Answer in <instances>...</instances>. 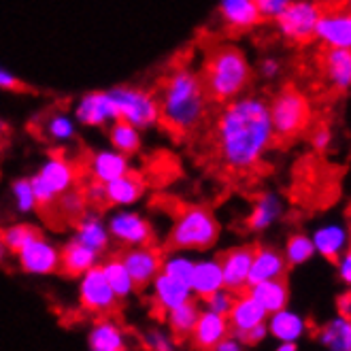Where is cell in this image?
<instances>
[{"instance_id": "cell-1", "label": "cell", "mask_w": 351, "mask_h": 351, "mask_svg": "<svg viewBox=\"0 0 351 351\" xmlns=\"http://www.w3.org/2000/svg\"><path fill=\"white\" fill-rule=\"evenodd\" d=\"M268 102L258 96H239L221 105L213 126V147L223 169L254 173L275 147Z\"/></svg>"}, {"instance_id": "cell-2", "label": "cell", "mask_w": 351, "mask_h": 351, "mask_svg": "<svg viewBox=\"0 0 351 351\" xmlns=\"http://www.w3.org/2000/svg\"><path fill=\"white\" fill-rule=\"evenodd\" d=\"M158 123H162L173 136L194 134L209 115L206 98L198 71L190 64L171 69L158 88Z\"/></svg>"}, {"instance_id": "cell-3", "label": "cell", "mask_w": 351, "mask_h": 351, "mask_svg": "<svg viewBox=\"0 0 351 351\" xmlns=\"http://www.w3.org/2000/svg\"><path fill=\"white\" fill-rule=\"evenodd\" d=\"M198 77L209 102L226 105L247 94L254 81V69L239 45L215 43L204 51Z\"/></svg>"}, {"instance_id": "cell-4", "label": "cell", "mask_w": 351, "mask_h": 351, "mask_svg": "<svg viewBox=\"0 0 351 351\" xmlns=\"http://www.w3.org/2000/svg\"><path fill=\"white\" fill-rule=\"evenodd\" d=\"M221 226L209 204L177 202L173 206V228L164 241V254L204 252L217 243Z\"/></svg>"}, {"instance_id": "cell-5", "label": "cell", "mask_w": 351, "mask_h": 351, "mask_svg": "<svg viewBox=\"0 0 351 351\" xmlns=\"http://www.w3.org/2000/svg\"><path fill=\"white\" fill-rule=\"evenodd\" d=\"M268 117H271L275 141H296L313 123L311 100L294 84H285L268 102Z\"/></svg>"}, {"instance_id": "cell-6", "label": "cell", "mask_w": 351, "mask_h": 351, "mask_svg": "<svg viewBox=\"0 0 351 351\" xmlns=\"http://www.w3.org/2000/svg\"><path fill=\"white\" fill-rule=\"evenodd\" d=\"M86 175V167H81L79 162L62 156V154H53L40 171L30 177V185L34 192V200H36V213L40 217H45L49 213V209L53 206L56 198L60 194H64L66 190H71L73 185L81 183Z\"/></svg>"}, {"instance_id": "cell-7", "label": "cell", "mask_w": 351, "mask_h": 351, "mask_svg": "<svg viewBox=\"0 0 351 351\" xmlns=\"http://www.w3.org/2000/svg\"><path fill=\"white\" fill-rule=\"evenodd\" d=\"M324 5L313 0H292L277 17L275 24L283 38L292 45H308L315 40V26Z\"/></svg>"}, {"instance_id": "cell-8", "label": "cell", "mask_w": 351, "mask_h": 351, "mask_svg": "<svg viewBox=\"0 0 351 351\" xmlns=\"http://www.w3.org/2000/svg\"><path fill=\"white\" fill-rule=\"evenodd\" d=\"M119 298L111 290L105 275H102L100 264L92 266L88 273L81 275V287H79V306L86 313L102 319V317H115L119 313Z\"/></svg>"}, {"instance_id": "cell-9", "label": "cell", "mask_w": 351, "mask_h": 351, "mask_svg": "<svg viewBox=\"0 0 351 351\" xmlns=\"http://www.w3.org/2000/svg\"><path fill=\"white\" fill-rule=\"evenodd\" d=\"M109 94L115 102L119 117L130 121L138 130L152 128L154 123H158V98L154 92L132 86H121L111 90Z\"/></svg>"}, {"instance_id": "cell-10", "label": "cell", "mask_w": 351, "mask_h": 351, "mask_svg": "<svg viewBox=\"0 0 351 351\" xmlns=\"http://www.w3.org/2000/svg\"><path fill=\"white\" fill-rule=\"evenodd\" d=\"M119 258L126 266V271L132 279V287L136 292H145L152 287V281L162 271V264L167 260L162 247L154 245H138V247H123Z\"/></svg>"}, {"instance_id": "cell-11", "label": "cell", "mask_w": 351, "mask_h": 351, "mask_svg": "<svg viewBox=\"0 0 351 351\" xmlns=\"http://www.w3.org/2000/svg\"><path fill=\"white\" fill-rule=\"evenodd\" d=\"M256 252V243H245L226 250L217 256L221 268V283L232 294H241L250 287V268Z\"/></svg>"}, {"instance_id": "cell-12", "label": "cell", "mask_w": 351, "mask_h": 351, "mask_svg": "<svg viewBox=\"0 0 351 351\" xmlns=\"http://www.w3.org/2000/svg\"><path fill=\"white\" fill-rule=\"evenodd\" d=\"M315 38L319 43H324V47H351V15L347 5L343 7V11L341 7L322 9V15L315 26Z\"/></svg>"}, {"instance_id": "cell-13", "label": "cell", "mask_w": 351, "mask_h": 351, "mask_svg": "<svg viewBox=\"0 0 351 351\" xmlns=\"http://www.w3.org/2000/svg\"><path fill=\"white\" fill-rule=\"evenodd\" d=\"M15 256L19 260L22 271L28 275H53V273H58L60 250L56 245H51L49 241H45V237H38V239L30 241Z\"/></svg>"}, {"instance_id": "cell-14", "label": "cell", "mask_w": 351, "mask_h": 351, "mask_svg": "<svg viewBox=\"0 0 351 351\" xmlns=\"http://www.w3.org/2000/svg\"><path fill=\"white\" fill-rule=\"evenodd\" d=\"M109 237L121 247L154 245L156 234L152 223L138 213H119L109 221Z\"/></svg>"}, {"instance_id": "cell-15", "label": "cell", "mask_w": 351, "mask_h": 351, "mask_svg": "<svg viewBox=\"0 0 351 351\" xmlns=\"http://www.w3.org/2000/svg\"><path fill=\"white\" fill-rule=\"evenodd\" d=\"M230 335V326L228 319L221 313L215 311H200L194 328H192V335H190V347L198 349V351H211L217 347V343Z\"/></svg>"}, {"instance_id": "cell-16", "label": "cell", "mask_w": 351, "mask_h": 351, "mask_svg": "<svg viewBox=\"0 0 351 351\" xmlns=\"http://www.w3.org/2000/svg\"><path fill=\"white\" fill-rule=\"evenodd\" d=\"M266 317H268V313L262 308V304L247 290L234 296L230 311L226 313V319H228V326H230V332L237 339H241L247 330H252L254 326L264 324Z\"/></svg>"}, {"instance_id": "cell-17", "label": "cell", "mask_w": 351, "mask_h": 351, "mask_svg": "<svg viewBox=\"0 0 351 351\" xmlns=\"http://www.w3.org/2000/svg\"><path fill=\"white\" fill-rule=\"evenodd\" d=\"M117 107L109 92H90L81 98L77 107V119L86 126H107L113 119H117Z\"/></svg>"}, {"instance_id": "cell-18", "label": "cell", "mask_w": 351, "mask_h": 351, "mask_svg": "<svg viewBox=\"0 0 351 351\" xmlns=\"http://www.w3.org/2000/svg\"><path fill=\"white\" fill-rule=\"evenodd\" d=\"M102 190H105V200L107 206H119V204H132L136 202L147 190V181L143 179L141 173L128 169L123 175L102 183Z\"/></svg>"}, {"instance_id": "cell-19", "label": "cell", "mask_w": 351, "mask_h": 351, "mask_svg": "<svg viewBox=\"0 0 351 351\" xmlns=\"http://www.w3.org/2000/svg\"><path fill=\"white\" fill-rule=\"evenodd\" d=\"M287 264L283 252H279L273 245H262L256 243V252H254V260H252V268H250V285L264 281V279H275V277H285L287 275Z\"/></svg>"}, {"instance_id": "cell-20", "label": "cell", "mask_w": 351, "mask_h": 351, "mask_svg": "<svg viewBox=\"0 0 351 351\" xmlns=\"http://www.w3.org/2000/svg\"><path fill=\"white\" fill-rule=\"evenodd\" d=\"M219 15L223 26L230 32H250L262 22V15L254 0H221Z\"/></svg>"}, {"instance_id": "cell-21", "label": "cell", "mask_w": 351, "mask_h": 351, "mask_svg": "<svg viewBox=\"0 0 351 351\" xmlns=\"http://www.w3.org/2000/svg\"><path fill=\"white\" fill-rule=\"evenodd\" d=\"M319 64L328 84L337 92L345 94L351 86V51L339 47H324Z\"/></svg>"}, {"instance_id": "cell-22", "label": "cell", "mask_w": 351, "mask_h": 351, "mask_svg": "<svg viewBox=\"0 0 351 351\" xmlns=\"http://www.w3.org/2000/svg\"><path fill=\"white\" fill-rule=\"evenodd\" d=\"M247 292H250L262 304V308L268 315L281 311V308H285L287 302H290V285H287V275L258 281V283L247 287Z\"/></svg>"}, {"instance_id": "cell-23", "label": "cell", "mask_w": 351, "mask_h": 351, "mask_svg": "<svg viewBox=\"0 0 351 351\" xmlns=\"http://www.w3.org/2000/svg\"><path fill=\"white\" fill-rule=\"evenodd\" d=\"M96 264H98V254L92 252L90 247H86L84 243H79L77 239H73L60 250L58 273L75 279V277H81L84 273H88L90 268Z\"/></svg>"}, {"instance_id": "cell-24", "label": "cell", "mask_w": 351, "mask_h": 351, "mask_svg": "<svg viewBox=\"0 0 351 351\" xmlns=\"http://www.w3.org/2000/svg\"><path fill=\"white\" fill-rule=\"evenodd\" d=\"M154 285V296H152V302L156 304L158 311H162V315L175 308L177 304H181L183 300L192 298V290L190 285H185L181 281H177L175 277L167 275L164 271L158 273V277L152 281Z\"/></svg>"}, {"instance_id": "cell-25", "label": "cell", "mask_w": 351, "mask_h": 351, "mask_svg": "<svg viewBox=\"0 0 351 351\" xmlns=\"http://www.w3.org/2000/svg\"><path fill=\"white\" fill-rule=\"evenodd\" d=\"M88 345L94 351H123L128 349V335L113 322V317H102L90 330Z\"/></svg>"}, {"instance_id": "cell-26", "label": "cell", "mask_w": 351, "mask_h": 351, "mask_svg": "<svg viewBox=\"0 0 351 351\" xmlns=\"http://www.w3.org/2000/svg\"><path fill=\"white\" fill-rule=\"evenodd\" d=\"M200 300L198 298H188L183 300L181 304H177L175 308L164 313V319H167L169 328H171V337L173 341L181 343V341H188L192 335V328L200 315Z\"/></svg>"}, {"instance_id": "cell-27", "label": "cell", "mask_w": 351, "mask_h": 351, "mask_svg": "<svg viewBox=\"0 0 351 351\" xmlns=\"http://www.w3.org/2000/svg\"><path fill=\"white\" fill-rule=\"evenodd\" d=\"M128 169L130 167H128L126 156H121L117 152H98L86 164V177L98 183H107L123 175Z\"/></svg>"}, {"instance_id": "cell-28", "label": "cell", "mask_w": 351, "mask_h": 351, "mask_svg": "<svg viewBox=\"0 0 351 351\" xmlns=\"http://www.w3.org/2000/svg\"><path fill=\"white\" fill-rule=\"evenodd\" d=\"M281 209H283V204L275 194H268V192L260 194L252 206L250 215H247V219H245L247 230H252V232L266 230L268 226H273L279 219Z\"/></svg>"}, {"instance_id": "cell-29", "label": "cell", "mask_w": 351, "mask_h": 351, "mask_svg": "<svg viewBox=\"0 0 351 351\" xmlns=\"http://www.w3.org/2000/svg\"><path fill=\"white\" fill-rule=\"evenodd\" d=\"M219 287H223V283H221V268H219L217 258L198 262L192 266L190 290H192V294H196L198 300L213 294L215 290H219Z\"/></svg>"}, {"instance_id": "cell-30", "label": "cell", "mask_w": 351, "mask_h": 351, "mask_svg": "<svg viewBox=\"0 0 351 351\" xmlns=\"http://www.w3.org/2000/svg\"><path fill=\"white\" fill-rule=\"evenodd\" d=\"M75 239L100 256V254H105L109 250V239L111 237H109V230L100 223V219L88 211L84 217L75 223Z\"/></svg>"}, {"instance_id": "cell-31", "label": "cell", "mask_w": 351, "mask_h": 351, "mask_svg": "<svg viewBox=\"0 0 351 351\" xmlns=\"http://www.w3.org/2000/svg\"><path fill=\"white\" fill-rule=\"evenodd\" d=\"M109 138H111L113 149H115L117 154H121V156H126V158L138 154V149H141V134H138V128L132 126L130 121L121 119V117H117V119L111 121Z\"/></svg>"}, {"instance_id": "cell-32", "label": "cell", "mask_w": 351, "mask_h": 351, "mask_svg": "<svg viewBox=\"0 0 351 351\" xmlns=\"http://www.w3.org/2000/svg\"><path fill=\"white\" fill-rule=\"evenodd\" d=\"M268 335H273L277 341H296L304 332V319L296 313H290L281 308L277 313H271L266 317Z\"/></svg>"}, {"instance_id": "cell-33", "label": "cell", "mask_w": 351, "mask_h": 351, "mask_svg": "<svg viewBox=\"0 0 351 351\" xmlns=\"http://www.w3.org/2000/svg\"><path fill=\"white\" fill-rule=\"evenodd\" d=\"M102 268V275H105L107 283L111 285V290L115 292V296L119 300H126L132 292H134V287H132V279L126 271V266H123L119 254H113L109 256L105 262L100 264Z\"/></svg>"}, {"instance_id": "cell-34", "label": "cell", "mask_w": 351, "mask_h": 351, "mask_svg": "<svg viewBox=\"0 0 351 351\" xmlns=\"http://www.w3.org/2000/svg\"><path fill=\"white\" fill-rule=\"evenodd\" d=\"M347 232L341 230L339 226H328V228H322L315 232V239L313 241V247L315 252H319L326 260L335 262L341 258V254L347 250Z\"/></svg>"}, {"instance_id": "cell-35", "label": "cell", "mask_w": 351, "mask_h": 351, "mask_svg": "<svg viewBox=\"0 0 351 351\" xmlns=\"http://www.w3.org/2000/svg\"><path fill=\"white\" fill-rule=\"evenodd\" d=\"M317 341L330 349L349 351L351 349V319L339 315L335 322L324 324L317 332Z\"/></svg>"}, {"instance_id": "cell-36", "label": "cell", "mask_w": 351, "mask_h": 351, "mask_svg": "<svg viewBox=\"0 0 351 351\" xmlns=\"http://www.w3.org/2000/svg\"><path fill=\"white\" fill-rule=\"evenodd\" d=\"M38 237H43V232L32 223H13L9 228L0 230V243H3L5 250L11 254H17L24 245H28L30 241H34Z\"/></svg>"}, {"instance_id": "cell-37", "label": "cell", "mask_w": 351, "mask_h": 351, "mask_svg": "<svg viewBox=\"0 0 351 351\" xmlns=\"http://www.w3.org/2000/svg\"><path fill=\"white\" fill-rule=\"evenodd\" d=\"M40 134L49 141H71V138H75V126L69 119V115L49 111L43 119H40Z\"/></svg>"}, {"instance_id": "cell-38", "label": "cell", "mask_w": 351, "mask_h": 351, "mask_svg": "<svg viewBox=\"0 0 351 351\" xmlns=\"http://www.w3.org/2000/svg\"><path fill=\"white\" fill-rule=\"evenodd\" d=\"M315 254V247H313V241L308 239L306 234H292L287 239V245H285V260L290 266H300L304 262H308Z\"/></svg>"}, {"instance_id": "cell-39", "label": "cell", "mask_w": 351, "mask_h": 351, "mask_svg": "<svg viewBox=\"0 0 351 351\" xmlns=\"http://www.w3.org/2000/svg\"><path fill=\"white\" fill-rule=\"evenodd\" d=\"M192 266L194 262L190 260H185V258H171V260H164L162 264V271L175 277L177 281L185 283V285H190V275H192Z\"/></svg>"}, {"instance_id": "cell-40", "label": "cell", "mask_w": 351, "mask_h": 351, "mask_svg": "<svg viewBox=\"0 0 351 351\" xmlns=\"http://www.w3.org/2000/svg\"><path fill=\"white\" fill-rule=\"evenodd\" d=\"M13 194H15V200H17V206L19 211H34L36 209V200H34V192H32V185H30V179H19L13 183Z\"/></svg>"}, {"instance_id": "cell-41", "label": "cell", "mask_w": 351, "mask_h": 351, "mask_svg": "<svg viewBox=\"0 0 351 351\" xmlns=\"http://www.w3.org/2000/svg\"><path fill=\"white\" fill-rule=\"evenodd\" d=\"M234 296L230 290H226V287H219V290H215L213 294H209L206 298H202V302L209 306V311H215V313H221L226 315L230 311V306L234 302Z\"/></svg>"}, {"instance_id": "cell-42", "label": "cell", "mask_w": 351, "mask_h": 351, "mask_svg": "<svg viewBox=\"0 0 351 351\" xmlns=\"http://www.w3.org/2000/svg\"><path fill=\"white\" fill-rule=\"evenodd\" d=\"M262 19H275L287 5L292 3V0H254Z\"/></svg>"}, {"instance_id": "cell-43", "label": "cell", "mask_w": 351, "mask_h": 351, "mask_svg": "<svg viewBox=\"0 0 351 351\" xmlns=\"http://www.w3.org/2000/svg\"><path fill=\"white\" fill-rule=\"evenodd\" d=\"M145 347L147 349H173L175 343H173V337L171 335H162L160 330H152V332L145 335Z\"/></svg>"}, {"instance_id": "cell-44", "label": "cell", "mask_w": 351, "mask_h": 351, "mask_svg": "<svg viewBox=\"0 0 351 351\" xmlns=\"http://www.w3.org/2000/svg\"><path fill=\"white\" fill-rule=\"evenodd\" d=\"M308 138H311V145L317 149V152H326L328 149V145H330V130L326 128V126H315L311 132H308Z\"/></svg>"}, {"instance_id": "cell-45", "label": "cell", "mask_w": 351, "mask_h": 351, "mask_svg": "<svg viewBox=\"0 0 351 351\" xmlns=\"http://www.w3.org/2000/svg\"><path fill=\"white\" fill-rule=\"evenodd\" d=\"M0 90H9V92H28L26 84H22L15 75H11L9 71L0 69Z\"/></svg>"}, {"instance_id": "cell-46", "label": "cell", "mask_w": 351, "mask_h": 351, "mask_svg": "<svg viewBox=\"0 0 351 351\" xmlns=\"http://www.w3.org/2000/svg\"><path fill=\"white\" fill-rule=\"evenodd\" d=\"M337 264H339V277L349 287V281H351V254H349V250L343 252V256L337 260Z\"/></svg>"}, {"instance_id": "cell-47", "label": "cell", "mask_w": 351, "mask_h": 351, "mask_svg": "<svg viewBox=\"0 0 351 351\" xmlns=\"http://www.w3.org/2000/svg\"><path fill=\"white\" fill-rule=\"evenodd\" d=\"M258 73H260L264 79H273V77H277V73H279V62H277V60H273V58L262 60V62H260Z\"/></svg>"}, {"instance_id": "cell-48", "label": "cell", "mask_w": 351, "mask_h": 351, "mask_svg": "<svg viewBox=\"0 0 351 351\" xmlns=\"http://www.w3.org/2000/svg\"><path fill=\"white\" fill-rule=\"evenodd\" d=\"M239 349H243V343L232 332L228 337H223L215 347V351H239Z\"/></svg>"}, {"instance_id": "cell-49", "label": "cell", "mask_w": 351, "mask_h": 351, "mask_svg": "<svg viewBox=\"0 0 351 351\" xmlns=\"http://www.w3.org/2000/svg\"><path fill=\"white\" fill-rule=\"evenodd\" d=\"M349 304H351V292H349V290H345L341 296H337V311H339V315H341V317H347V319H351V313H349Z\"/></svg>"}, {"instance_id": "cell-50", "label": "cell", "mask_w": 351, "mask_h": 351, "mask_svg": "<svg viewBox=\"0 0 351 351\" xmlns=\"http://www.w3.org/2000/svg\"><path fill=\"white\" fill-rule=\"evenodd\" d=\"M277 349H279V351H296V349H298V345H296L294 341H283Z\"/></svg>"}, {"instance_id": "cell-51", "label": "cell", "mask_w": 351, "mask_h": 351, "mask_svg": "<svg viewBox=\"0 0 351 351\" xmlns=\"http://www.w3.org/2000/svg\"><path fill=\"white\" fill-rule=\"evenodd\" d=\"M5 254H7V250H5V245H3V243H0V260H3V258H5Z\"/></svg>"}]
</instances>
